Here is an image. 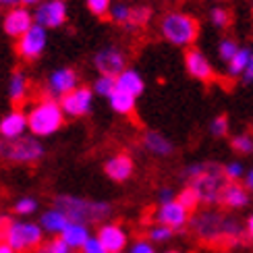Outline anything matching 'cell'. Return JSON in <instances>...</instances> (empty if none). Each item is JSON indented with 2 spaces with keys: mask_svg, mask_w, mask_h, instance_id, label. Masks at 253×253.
<instances>
[{
  "mask_svg": "<svg viewBox=\"0 0 253 253\" xmlns=\"http://www.w3.org/2000/svg\"><path fill=\"white\" fill-rule=\"evenodd\" d=\"M193 235L214 247H235L245 243L247 230L241 226V222L233 216H224L216 210H206V212L195 214L189 220Z\"/></svg>",
  "mask_w": 253,
  "mask_h": 253,
  "instance_id": "6da1fadb",
  "label": "cell"
},
{
  "mask_svg": "<svg viewBox=\"0 0 253 253\" xmlns=\"http://www.w3.org/2000/svg\"><path fill=\"white\" fill-rule=\"evenodd\" d=\"M54 208L62 210L71 222H81L87 226L106 222L112 216V206L108 202H96V199L79 197V195H58L54 199Z\"/></svg>",
  "mask_w": 253,
  "mask_h": 253,
  "instance_id": "7a4b0ae2",
  "label": "cell"
},
{
  "mask_svg": "<svg viewBox=\"0 0 253 253\" xmlns=\"http://www.w3.org/2000/svg\"><path fill=\"white\" fill-rule=\"evenodd\" d=\"M65 110H62L60 102L54 98L44 96L36 104H31L27 110V121H29V133L36 137H50L54 135L62 125H65Z\"/></svg>",
  "mask_w": 253,
  "mask_h": 253,
  "instance_id": "3957f363",
  "label": "cell"
},
{
  "mask_svg": "<svg viewBox=\"0 0 253 253\" xmlns=\"http://www.w3.org/2000/svg\"><path fill=\"white\" fill-rule=\"evenodd\" d=\"M162 38L176 48H191L199 36V23L193 15L183 10H170L160 19Z\"/></svg>",
  "mask_w": 253,
  "mask_h": 253,
  "instance_id": "277c9868",
  "label": "cell"
},
{
  "mask_svg": "<svg viewBox=\"0 0 253 253\" xmlns=\"http://www.w3.org/2000/svg\"><path fill=\"white\" fill-rule=\"evenodd\" d=\"M2 241L17 253H31L44 245V228L40 226V222H29V220H8Z\"/></svg>",
  "mask_w": 253,
  "mask_h": 253,
  "instance_id": "5b68a950",
  "label": "cell"
},
{
  "mask_svg": "<svg viewBox=\"0 0 253 253\" xmlns=\"http://www.w3.org/2000/svg\"><path fill=\"white\" fill-rule=\"evenodd\" d=\"M228 183L230 181L224 172V166L214 162H206L202 174L195 176L193 181H189V185L195 189L202 204L206 206H220V197H222V191Z\"/></svg>",
  "mask_w": 253,
  "mask_h": 253,
  "instance_id": "8992f818",
  "label": "cell"
},
{
  "mask_svg": "<svg viewBox=\"0 0 253 253\" xmlns=\"http://www.w3.org/2000/svg\"><path fill=\"white\" fill-rule=\"evenodd\" d=\"M46 150L36 135H23L19 139H0V158L10 164H36Z\"/></svg>",
  "mask_w": 253,
  "mask_h": 253,
  "instance_id": "52a82bcc",
  "label": "cell"
},
{
  "mask_svg": "<svg viewBox=\"0 0 253 253\" xmlns=\"http://www.w3.org/2000/svg\"><path fill=\"white\" fill-rule=\"evenodd\" d=\"M34 25H36L34 13H31V10L27 6H23V4L10 6L8 13L2 19V31L8 38H15V40H19L23 34H27Z\"/></svg>",
  "mask_w": 253,
  "mask_h": 253,
  "instance_id": "ba28073f",
  "label": "cell"
},
{
  "mask_svg": "<svg viewBox=\"0 0 253 253\" xmlns=\"http://www.w3.org/2000/svg\"><path fill=\"white\" fill-rule=\"evenodd\" d=\"M77 87H79V77H77V73L69 67L52 71L46 79V96L54 98V100L65 98L67 93H71Z\"/></svg>",
  "mask_w": 253,
  "mask_h": 253,
  "instance_id": "9c48e42d",
  "label": "cell"
},
{
  "mask_svg": "<svg viewBox=\"0 0 253 253\" xmlns=\"http://www.w3.org/2000/svg\"><path fill=\"white\" fill-rule=\"evenodd\" d=\"M93 67L98 69L100 75L119 77L126 69V54L119 46H106L93 56Z\"/></svg>",
  "mask_w": 253,
  "mask_h": 253,
  "instance_id": "30bf717a",
  "label": "cell"
},
{
  "mask_svg": "<svg viewBox=\"0 0 253 253\" xmlns=\"http://www.w3.org/2000/svg\"><path fill=\"white\" fill-rule=\"evenodd\" d=\"M46 44H48V31H46V27L36 23L27 34H23L17 40V52L21 58L36 60L42 52L46 50Z\"/></svg>",
  "mask_w": 253,
  "mask_h": 253,
  "instance_id": "8fae6325",
  "label": "cell"
},
{
  "mask_svg": "<svg viewBox=\"0 0 253 253\" xmlns=\"http://www.w3.org/2000/svg\"><path fill=\"white\" fill-rule=\"evenodd\" d=\"M36 23L46 29H56L67 21V2L65 0H44L34 10Z\"/></svg>",
  "mask_w": 253,
  "mask_h": 253,
  "instance_id": "7c38bea8",
  "label": "cell"
},
{
  "mask_svg": "<svg viewBox=\"0 0 253 253\" xmlns=\"http://www.w3.org/2000/svg\"><path fill=\"white\" fill-rule=\"evenodd\" d=\"M93 89L89 87H77V89H73L71 93H67L65 98H60V106L62 110H65L67 117L71 119H79V117H85V114H89L91 106H93Z\"/></svg>",
  "mask_w": 253,
  "mask_h": 253,
  "instance_id": "4fadbf2b",
  "label": "cell"
},
{
  "mask_svg": "<svg viewBox=\"0 0 253 253\" xmlns=\"http://www.w3.org/2000/svg\"><path fill=\"white\" fill-rule=\"evenodd\" d=\"M189 216H191V212L185 210L181 204L176 202V199H172V202H166V204H160V206H158V210H156V214H154L158 224H164L168 228H172L174 233L183 230L189 224Z\"/></svg>",
  "mask_w": 253,
  "mask_h": 253,
  "instance_id": "5bb4252c",
  "label": "cell"
},
{
  "mask_svg": "<svg viewBox=\"0 0 253 253\" xmlns=\"http://www.w3.org/2000/svg\"><path fill=\"white\" fill-rule=\"evenodd\" d=\"M185 69L193 79L202 81V83H212L216 77V71L212 67L210 58L197 48H187L185 52Z\"/></svg>",
  "mask_w": 253,
  "mask_h": 253,
  "instance_id": "9a60e30c",
  "label": "cell"
},
{
  "mask_svg": "<svg viewBox=\"0 0 253 253\" xmlns=\"http://www.w3.org/2000/svg\"><path fill=\"white\" fill-rule=\"evenodd\" d=\"M100 243L104 245L108 253H123L129 245V235H126V230L117 224V222H106L98 228V235Z\"/></svg>",
  "mask_w": 253,
  "mask_h": 253,
  "instance_id": "2e32d148",
  "label": "cell"
},
{
  "mask_svg": "<svg viewBox=\"0 0 253 253\" xmlns=\"http://www.w3.org/2000/svg\"><path fill=\"white\" fill-rule=\"evenodd\" d=\"M25 131H29V121H27V112L23 110H10L0 119V137L2 139H19L23 137Z\"/></svg>",
  "mask_w": 253,
  "mask_h": 253,
  "instance_id": "e0dca14e",
  "label": "cell"
},
{
  "mask_svg": "<svg viewBox=\"0 0 253 253\" xmlns=\"http://www.w3.org/2000/svg\"><path fill=\"white\" fill-rule=\"evenodd\" d=\"M133 170H135V162L129 154H117V156L108 158L106 164H104V172H106V176L114 183L129 181L133 176Z\"/></svg>",
  "mask_w": 253,
  "mask_h": 253,
  "instance_id": "ac0fdd59",
  "label": "cell"
},
{
  "mask_svg": "<svg viewBox=\"0 0 253 253\" xmlns=\"http://www.w3.org/2000/svg\"><path fill=\"white\" fill-rule=\"evenodd\" d=\"M69 224H71L69 216L62 212V210H58V208H50V210H46V212L40 216V226L44 228V233L56 235V237H60L62 230H65Z\"/></svg>",
  "mask_w": 253,
  "mask_h": 253,
  "instance_id": "d6986e66",
  "label": "cell"
},
{
  "mask_svg": "<svg viewBox=\"0 0 253 253\" xmlns=\"http://www.w3.org/2000/svg\"><path fill=\"white\" fill-rule=\"evenodd\" d=\"M143 147L152 156H158V158H166L174 152V145L172 141L168 139L166 135L158 133V131H145L143 133Z\"/></svg>",
  "mask_w": 253,
  "mask_h": 253,
  "instance_id": "ffe728a7",
  "label": "cell"
},
{
  "mask_svg": "<svg viewBox=\"0 0 253 253\" xmlns=\"http://www.w3.org/2000/svg\"><path fill=\"white\" fill-rule=\"evenodd\" d=\"M249 204V193L247 187L239 185L237 181H230L226 185V189L222 191V197H220V206L230 208V210H241Z\"/></svg>",
  "mask_w": 253,
  "mask_h": 253,
  "instance_id": "44dd1931",
  "label": "cell"
},
{
  "mask_svg": "<svg viewBox=\"0 0 253 253\" xmlns=\"http://www.w3.org/2000/svg\"><path fill=\"white\" fill-rule=\"evenodd\" d=\"M117 89L126 91V93H131V96L139 98L143 93V89H145V81L135 69H125L117 77Z\"/></svg>",
  "mask_w": 253,
  "mask_h": 253,
  "instance_id": "7402d4cb",
  "label": "cell"
},
{
  "mask_svg": "<svg viewBox=\"0 0 253 253\" xmlns=\"http://www.w3.org/2000/svg\"><path fill=\"white\" fill-rule=\"evenodd\" d=\"M60 239L65 241L69 247H73L75 251H79V249L91 239V235H89V226H87V224H81V222H71L65 230H62Z\"/></svg>",
  "mask_w": 253,
  "mask_h": 253,
  "instance_id": "603a6c76",
  "label": "cell"
},
{
  "mask_svg": "<svg viewBox=\"0 0 253 253\" xmlns=\"http://www.w3.org/2000/svg\"><path fill=\"white\" fill-rule=\"evenodd\" d=\"M29 93V79L23 71H15L8 79V98L13 104H21L25 102Z\"/></svg>",
  "mask_w": 253,
  "mask_h": 253,
  "instance_id": "cb8c5ba5",
  "label": "cell"
},
{
  "mask_svg": "<svg viewBox=\"0 0 253 253\" xmlns=\"http://www.w3.org/2000/svg\"><path fill=\"white\" fill-rule=\"evenodd\" d=\"M249 58H251V50L249 48H241L237 54L226 62V75L230 79H241L243 77V73L247 71Z\"/></svg>",
  "mask_w": 253,
  "mask_h": 253,
  "instance_id": "d4e9b609",
  "label": "cell"
},
{
  "mask_svg": "<svg viewBox=\"0 0 253 253\" xmlns=\"http://www.w3.org/2000/svg\"><path fill=\"white\" fill-rule=\"evenodd\" d=\"M108 102H110V108L117 112V114H133L135 112V104H137V98L135 96H131V93H126V91H121V89H117L112 93V96L108 98Z\"/></svg>",
  "mask_w": 253,
  "mask_h": 253,
  "instance_id": "484cf974",
  "label": "cell"
},
{
  "mask_svg": "<svg viewBox=\"0 0 253 253\" xmlns=\"http://www.w3.org/2000/svg\"><path fill=\"white\" fill-rule=\"evenodd\" d=\"M176 202L181 204L185 210H189V212H195L197 206L202 204V199H199L197 191H195V189H193L191 185H187L185 189H181V191L176 193Z\"/></svg>",
  "mask_w": 253,
  "mask_h": 253,
  "instance_id": "4316f807",
  "label": "cell"
},
{
  "mask_svg": "<svg viewBox=\"0 0 253 253\" xmlns=\"http://www.w3.org/2000/svg\"><path fill=\"white\" fill-rule=\"evenodd\" d=\"M93 93L102 98H110L114 91H117V77H110V75H100L96 81H93Z\"/></svg>",
  "mask_w": 253,
  "mask_h": 253,
  "instance_id": "83f0119b",
  "label": "cell"
},
{
  "mask_svg": "<svg viewBox=\"0 0 253 253\" xmlns=\"http://www.w3.org/2000/svg\"><path fill=\"white\" fill-rule=\"evenodd\" d=\"M38 208H40V204H38L36 197H19L17 202H15V206H13L15 214H17V216H23V218L36 214Z\"/></svg>",
  "mask_w": 253,
  "mask_h": 253,
  "instance_id": "f1b7e54d",
  "label": "cell"
},
{
  "mask_svg": "<svg viewBox=\"0 0 253 253\" xmlns=\"http://www.w3.org/2000/svg\"><path fill=\"white\" fill-rule=\"evenodd\" d=\"M131 13H133V8H131L129 4H125V2H117V4H112L108 17L114 21V23H119V25H129V21H131Z\"/></svg>",
  "mask_w": 253,
  "mask_h": 253,
  "instance_id": "f546056e",
  "label": "cell"
},
{
  "mask_svg": "<svg viewBox=\"0 0 253 253\" xmlns=\"http://www.w3.org/2000/svg\"><path fill=\"white\" fill-rule=\"evenodd\" d=\"M174 235L172 228H168L164 224H152L150 228H147V239L152 241V243H166V241H170Z\"/></svg>",
  "mask_w": 253,
  "mask_h": 253,
  "instance_id": "4dcf8cb0",
  "label": "cell"
},
{
  "mask_svg": "<svg viewBox=\"0 0 253 253\" xmlns=\"http://www.w3.org/2000/svg\"><path fill=\"white\" fill-rule=\"evenodd\" d=\"M239 50H241V46L237 44V40H233V38H222L218 42V56H220V60H222V62H228Z\"/></svg>",
  "mask_w": 253,
  "mask_h": 253,
  "instance_id": "1f68e13d",
  "label": "cell"
},
{
  "mask_svg": "<svg viewBox=\"0 0 253 253\" xmlns=\"http://www.w3.org/2000/svg\"><path fill=\"white\" fill-rule=\"evenodd\" d=\"M34 253H75V249L69 247L60 237H56V239L44 241V245H42L40 249H36Z\"/></svg>",
  "mask_w": 253,
  "mask_h": 253,
  "instance_id": "d6a6232c",
  "label": "cell"
},
{
  "mask_svg": "<svg viewBox=\"0 0 253 253\" xmlns=\"http://www.w3.org/2000/svg\"><path fill=\"white\" fill-rule=\"evenodd\" d=\"M152 19V8L150 6H133V13H131V21L126 27H143L150 23Z\"/></svg>",
  "mask_w": 253,
  "mask_h": 253,
  "instance_id": "836d02e7",
  "label": "cell"
},
{
  "mask_svg": "<svg viewBox=\"0 0 253 253\" xmlns=\"http://www.w3.org/2000/svg\"><path fill=\"white\" fill-rule=\"evenodd\" d=\"M230 145H233V150L239 154H253V135L239 133L230 139Z\"/></svg>",
  "mask_w": 253,
  "mask_h": 253,
  "instance_id": "e575fe53",
  "label": "cell"
},
{
  "mask_svg": "<svg viewBox=\"0 0 253 253\" xmlns=\"http://www.w3.org/2000/svg\"><path fill=\"white\" fill-rule=\"evenodd\" d=\"M210 23L216 29H226L230 25V13L224 6H214L210 10Z\"/></svg>",
  "mask_w": 253,
  "mask_h": 253,
  "instance_id": "d590c367",
  "label": "cell"
},
{
  "mask_svg": "<svg viewBox=\"0 0 253 253\" xmlns=\"http://www.w3.org/2000/svg\"><path fill=\"white\" fill-rule=\"evenodd\" d=\"M85 4L96 17H108L112 8V0H85Z\"/></svg>",
  "mask_w": 253,
  "mask_h": 253,
  "instance_id": "8d00e7d4",
  "label": "cell"
},
{
  "mask_svg": "<svg viewBox=\"0 0 253 253\" xmlns=\"http://www.w3.org/2000/svg\"><path fill=\"white\" fill-rule=\"evenodd\" d=\"M210 133L214 137H224L228 133V117L226 114H220V117H216L212 123H210Z\"/></svg>",
  "mask_w": 253,
  "mask_h": 253,
  "instance_id": "74e56055",
  "label": "cell"
},
{
  "mask_svg": "<svg viewBox=\"0 0 253 253\" xmlns=\"http://www.w3.org/2000/svg\"><path fill=\"white\" fill-rule=\"evenodd\" d=\"M224 172H226V176H228V181H239L241 176L247 174V172H245V166L241 164V162H228V164L224 166Z\"/></svg>",
  "mask_w": 253,
  "mask_h": 253,
  "instance_id": "f35d334b",
  "label": "cell"
},
{
  "mask_svg": "<svg viewBox=\"0 0 253 253\" xmlns=\"http://www.w3.org/2000/svg\"><path fill=\"white\" fill-rule=\"evenodd\" d=\"M129 253H156V247H154L152 241L139 239V241H135V243L129 247Z\"/></svg>",
  "mask_w": 253,
  "mask_h": 253,
  "instance_id": "ab89813d",
  "label": "cell"
},
{
  "mask_svg": "<svg viewBox=\"0 0 253 253\" xmlns=\"http://www.w3.org/2000/svg\"><path fill=\"white\" fill-rule=\"evenodd\" d=\"M79 253H108V251L104 249V245L100 243V239H98V237H91L87 243L79 249Z\"/></svg>",
  "mask_w": 253,
  "mask_h": 253,
  "instance_id": "60d3db41",
  "label": "cell"
},
{
  "mask_svg": "<svg viewBox=\"0 0 253 253\" xmlns=\"http://www.w3.org/2000/svg\"><path fill=\"white\" fill-rule=\"evenodd\" d=\"M172 199H176V195H174L172 189H170V187H162L160 193H158V202L166 204V202H172Z\"/></svg>",
  "mask_w": 253,
  "mask_h": 253,
  "instance_id": "b9f144b4",
  "label": "cell"
},
{
  "mask_svg": "<svg viewBox=\"0 0 253 253\" xmlns=\"http://www.w3.org/2000/svg\"><path fill=\"white\" fill-rule=\"evenodd\" d=\"M243 83H247V85H251L253 83V50H251V58H249V65H247V71L243 73Z\"/></svg>",
  "mask_w": 253,
  "mask_h": 253,
  "instance_id": "7bdbcfd3",
  "label": "cell"
},
{
  "mask_svg": "<svg viewBox=\"0 0 253 253\" xmlns=\"http://www.w3.org/2000/svg\"><path fill=\"white\" fill-rule=\"evenodd\" d=\"M245 230H247L249 241H253V214L247 218V222H245Z\"/></svg>",
  "mask_w": 253,
  "mask_h": 253,
  "instance_id": "ee69618b",
  "label": "cell"
},
{
  "mask_svg": "<svg viewBox=\"0 0 253 253\" xmlns=\"http://www.w3.org/2000/svg\"><path fill=\"white\" fill-rule=\"evenodd\" d=\"M245 187L249 189V191H253V168L247 170V174H245Z\"/></svg>",
  "mask_w": 253,
  "mask_h": 253,
  "instance_id": "f6af8a7d",
  "label": "cell"
},
{
  "mask_svg": "<svg viewBox=\"0 0 253 253\" xmlns=\"http://www.w3.org/2000/svg\"><path fill=\"white\" fill-rule=\"evenodd\" d=\"M0 253H17V251L10 247L8 243H4V241H0Z\"/></svg>",
  "mask_w": 253,
  "mask_h": 253,
  "instance_id": "bcb514c9",
  "label": "cell"
},
{
  "mask_svg": "<svg viewBox=\"0 0 253 253\" xmlns=\"http://www.w3.org/2000/svg\"><path fill=\"white\" fill-rule=\"evenodd\" d=\"M40 2H44V0H19V4L23 6H38Z\"/></svg>",
  "mask_w": 253,
  "mask_h": 253,
  "instance_id": "7dc6e473",
  "label": "cell"
},
{
  "mask_svg": "<svg viewBox=\"0 0 253 253\" xmlns=\"http://www.w3.org/2000/svg\"><path fill=\"white\" fill-rule=\"evenodd\" d=\"M8 220H10V218H6V216H0V239H2V233H4L6 224H8Z\"/></svg>",
  "mask_w": 253,
  "mask_h": 253,
  "instance_id": "c3c4849f",
  "label": "cell"
},
{
  "mask_svg": "<svg viewBox=\"0 0 253 253\" xmlns=\"http://www.w3.org/2000/svg\"><path fill=\"white\" fill-rule=\"evenodd\" d=\"M19 2V0H0V4H15Z\"/></svg>",
  "mask_w": 253,
  "mask_h": 253,
  "instance_id": "681fc988",
  "label": "cell"
},
{
  "mask_svg": "<svg viewBox=\"0 0 253 253\" xmlns=\"http://www.w3.org/2000/svg\"><path fill=\"white\" fill-rule=\"evenodd\" d=\"M164 253H183V251H176V249H170V251H164Z\"/></svg>",
  "mask_w": 253,
  "mask_h": 253,
  "instance_id": "f907efd6",
  "label": "cell"
},
{
  "mask_svg": "<svg viewBox=\"0 0 253 253\" xmlns=\"http://www.w3.org/2000/svg\"><path fill=\"white\" fill-rule=\"evenodd\" d=\"M212 2H224V0H212Z\"/></svg>",
  "mask_w": 253,
  "mask_h": 253,
  "instance_id": "816d5d0a",
  "label": "cell"
},
{
  "mask_svg": "<svg viewBox=\"0 0 253 253\" xmlns=\"http://www.w3.org/2000/svg\"><path fill=\"white\" fill-rule=\"evenodd\" d=\"M251 10H253V0H251Z\"/></svg>",
  "mask_w": 253,
  "mask_h": 253,
  "instance_id": "f5cc1de1",
  "label": "cell"
}]
</instances>
